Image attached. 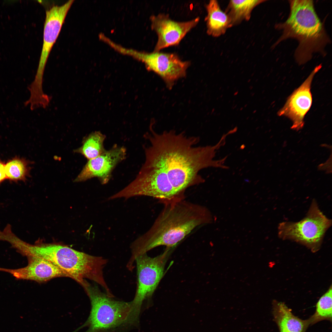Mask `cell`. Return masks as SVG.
<instances>
[{
	"instance_id": "1",
	"label": "cell",
	"mask_w": 332,
	"mask_h": 332,
	"mask_svg": "<svg viewBox=\"0 0 332 332\" xmlns=\"http://www.w3.org/2000/svg\"><path fill=\"white\" fill-rule=\"evenodd\" d=\"M145 138L150 144L144 148L140 171L164 180L180 197L187 188L204 182L199 172L209 167L210 156L205 146H196V137L171 130L160 134L152 131Z\"/></svg>"
},
{
	"instance_id": "2",
	"label": "cell",
	"mask_w": 332,
	"mask_h": 332,
	"mask_svg": "<svg viewBox=\"0 0 332 332\" xmlns=\"http://www.w3.org/2000/svg\"><path fill=\"white\" fill-rule=\"evenodd\" d=\"M163 203L164 208L150 229L131 244L129 265L133 266L138 256L156 247L172 248L194 229L212 221L206 207L184 198Z\"/></svg>"
},
{
	"instance_id": "3",
	"label": "cell",
	"mask_w": 332,
	"mask_h": 332,
	"mask_svg": "<svg viewBox=\"0 0 332 332\" xmlns=\"http://www.w3.org/2000/svg\"><path fill=\"white\" fill-rule=\"evenodd\" d=\"M20 252L27 258L39 257L50 262L82 286L88 279L100 286L108 295L112 294L104 275L108 260L101 256L89 255L59 243L39 241L34 244L24 242Z\"/></svg>"
},
{
	"instance_id": "4",
	"label": "cell",
	"mask_w": 332,
	"mask_h": 332,
	"mask_svg": "<svg viewBox=\"0 0 332 332\" xmlns=\"http://www.w3.org/2000/svg\"><path fill=\"white\" fill-rule=\"evenodd\" d=\"M289 1L290 12L288 19L277 26L283 30V34L276 44L289 38L297 39L299 45L295 57L298 63L303 64L311 58L313 53H323L329 39L315 11L313 1Z\"/></svg>"
},
{
	"instance_id": "5",
	"label": "cell",
	"mask_w": 332,
	"mask_h": 332,
	"mask_svg": "<svg viewBox=\"0 0 332 332\" xmlns=\"http://www.w3.org/2000/svg\"><path fill=\"white\" fill-rule=\"evenodd\" d=\"M90 299L91 310L85 325L86 332H108L122 325L128 324L131 302L114 299L97 285L86 281L82 287Z\"/></svg>"
},
{
	"instance_id": "6",
	"label": "cell",
	"mask_w": 332,
	"mask_h": 332,
	"mask_svg": "<svg viewBox=\"0 0 332 332\" xmlns=\"http://www.w3.org/2000/svg\"><path fill=\"white\" fill-rule=\"evenodd\" d=\"M172 249L166 248L163 253L154 257L144 253L136 259L137 285L134 298L131 302V317L134 321H138L144 302L151 298L162 278Z\"/></svg>"
},
{
	"instance_id": "7",
	"label": "cell",
	"mask_w": 332,
	"mask_h": 332,
	"mask_svg": "<svg viewBox=\"0 0 332 332\" xmlns=\"http://www.w3.org/2000/svg\"><path fill=\"white\" fill-rule=\"evenodd\" d=\"M332 225V220L321 211L313 199L306 216L297 222L284 221L279 224L278 235L310 246L319 244Z\"/></svg>"
},
{
	"instance_id": "8",
	"label": "cell",
	"mask_w": 332,
	"mask_h": 332,
	"mask_svg": "<svg viewBox=\"0 0 332 332\" xmlns=\"http://www.w3.org/2000/svg\"><path fill=\"white\" fill-rule=\"evenodd\" d=\"M118 51L129 55L143 62L147 69L159 75L168 87H172L174 82L184 77L190 65L188 61H183L176 54L160 51L151 53L139 52L120 46Z\"/></svg>"
},
{
	"instance_id": "9",
	"label": "cell",
	"mask_w": 332,
	"mask_h": 332,
	"mask_svg": "<svg viewBox=\"0 0 332 332\" xmlns=\"http://www.w3.org/2000/svg\"><path fill=\"white\" fill-rule=\"evenodd\" d=\"M200 18L185 22H177L172 19L168 14L160 13L150 17L152 29L157 35V41L154 51H160L164 48L177 45L186 34L196 27Z\"/></svg>"
},
{
	"instance_id": "10",
	"label": "cell",
	"mask_w": 332,
	"mask_h": 332,
	"mask_svg": "<svg viewBox=\"0 0 332 332\" xmlns=\"http://www.w3.org/2000/svg\"><path fill=\"white\" fill-rule=\"evenodd\" d=\"M73 2V0H70L61 5L53 6L46 11L43 43L35 75L38 78H43L49 55L59 34L67 13Z\"/></svg>"
},
{
	"instance_id": "11",
	"label": "cell",
	"mask_w": 332,
	"mask_h": 332,
	"mask_svg": "<svg viewBox=\"0 0 332 332\" xmlns=\"http://www.w3.org/2000/svg\"><path fill=\"white\" fill-rule=\"evenodd\" d=\"M321 67L319 65L314 69L303 83L288 97L284 106L278 112V116H286L292 121L291 128L293 129L298 130L304 125V117L312 103L310 92L312 81Z\"/></svg>"
},
{
	"instance_id": "12",
	"label": "cell",
	"mask_w": 332,
	"mask_h": 332,
	"mask_svg": "<svg viewBox=\"0 0 332 332\" xmlns=\"http://www.w3.org/2000/svg\"><path fill=\"white\" fill-rule=\"evenodd\" d=\"M126 156L125 148L115 144L109 150L89 160L74 181H83L97 177L102 184H106L110 179L113 169L125 159Z\"/></svg>"
},
{
	"instance_id": "13",
	"label": "cell",
	"mask_w": 332,
	"mask_h": 332,
	"mask_svg": "<svg viewBox=\"0 0 332 332\" xmlns=\"http://www.w3.org/2000/svg\"><path fill=\"white\" fill-rule=\"evenodd\" d=\"M28 265L17 269L0 267V271L10 273L18 279L44 282L59 277H68V275L50 262L42 258H27Z\"/></svg>"
},
{
	"instance_id": "14",
	"label": "cell",
	"mask_w": 332,
	"mask_h": 332,
	"mask_svg": "<svg viewBox=\"0 0 332 332\" xmlns=\"http://www.w3.org/2000/svg\"><path fill=\"white\" fill-rule=\"evenodd\" d=\"M272 313L279 332H305L310 325L308 319L302 320L294 316L282 302H273Z\"/></svg>"
},
{
	"instance_id": "15",
	"label": "cell",
	"mask_w": 332,
	"mask_h": 332,
	"mask_svg": "<svg viewBox=\"0 0 332 332\" xmlns=\"http://www.w3.org/2000/svg\"><path fill=\"white\" fill-rule=\"evenodd\" d=\"M207 15L205 20L207 32L209 35L218 37L225 34L232 26L231 21L226 12L221 9L216 0H211L207 5Z\"/></svg>"
},
{
	"instance_id": "16",
	"label": "cell",
	"mask_w": 332,
	"mask_h": 332,
	"mask_svg": "<svg viewBox=\"0 0 332 332\" xmlns=\"http://www.w3.org/2000/svg\"><path fill=\"white\" fill-rule=\"evenodd\" d=\"M265 0H231L226 12L231 21L232 26L243 20H248L251 13L256 6Z\"/></svg>"
},
{
	"instance_id": "17",
	"label": "cell",
	"mask_w": 332,
	"mask_h": 332,
	"mask_svg": "<svg viewBox=\"0 0 332 332\" xmlns=\"http://www.w3.org/2000/svg\"><path fill=\"white\" fill-rule=\"evenodd\" d=\"M106 136L99 131L92 133L85 138L82 146L76 150L88 160L99 156L105 151L104 143Z\"/></svg>"
},
{
	"instance_id": "18",
	"label": "cell",
	"mask_w": 332,
	"mask_h": 332,
	"mask_svg": "<svg viewBox=\"0 0 332 332\" xmlns=\"http://www.w3.org/2000/svg\"><path fill=\"white\" fill-rule=\"evenodd\" d=\"M29 170L27 161L23 158L15 157L5 164L6 179L11 181H25Z\"/></svg>"
},
{
	"instance_id": "19",
	"label": "cell",
	"mask_w": 332,
	"mask_h": 332,
	"mask_svg": "<svg viewBox=\"0 0 332 332\" xmlns=\"http://www.w3.org/2000/svg\"><path fill=\"white\" fill-rule=\"evenodd\" d=\"M332 288L321 297L316 305L314 314L308 319L310 325L323 320L332 321Z\"/></svg>"
},
{
	"instance_id": "20",
	"label": "cell",
	"mask_w": 332,
	"mask_h": 332,
	"mask_svg": "<svg viewBox=\"0 0 332 332\" xmlns=\"http://www.w3.org/2000/svg\"><path fill=\"white\" fill-rule=\"evenodd\" d=\"M6 179L5 171V164L0 158V184Z\"/></svg>"
}]
</instances>
